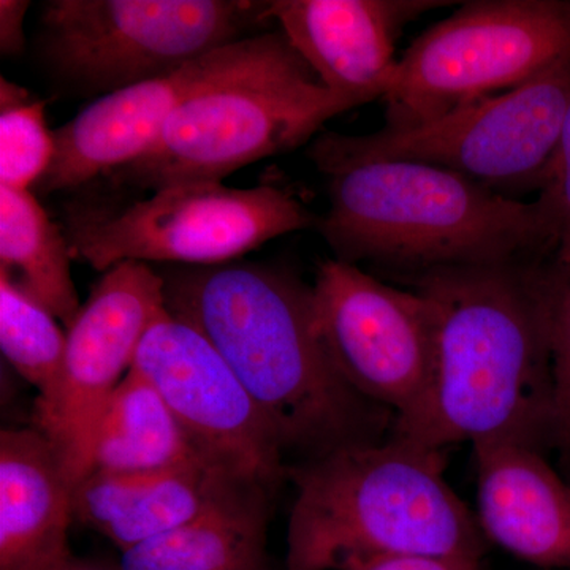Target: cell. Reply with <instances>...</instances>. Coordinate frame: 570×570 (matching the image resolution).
I'll return each instance as SVG.
<instances>
[{"label": "cell", "mask_w": 570, "mask_h": 570, "mask_svg": "<svg viewBox=\"0 0 570 570\" xmlns=\"http://www.w3.org/2000/svg\"><path fill=\"white\" fill-rule=\"evenodd\" d=\"M159 273L168 314L219 352L275 428L284 456L303 463L392 434L395 415L360 396L326 354L313 285L245 261Z\"/></svg>", "instance_id": "obj_1"}, {"label": "cell", "mask_w": 570, "mask_h": 570, "mask_svg": "<svg viewBox=\"0 0 570 570\" xmlns=\"http://www.w3.org/2000/svg\"><path fill=\"white\" fill-rule=\"evenodd\" d=\"M540 264L444 268L414 276L438 317L436 365L417 414L392 434L539 449L553 428V373Z\"/></svg>", "instance_id": "obj_2"}, {"label": "cell", "mask_w": 570, "mask_h": 570, "mask_svg": "<svg viewBox=\"0 0 570 570\" xmlns=\"http://www.w3.org/2000/svg\"><path fill=\"white\" fill-rule=\"evenodd\" d=\"M318 171L328 178L330 208L317 230L340 261L419 276L553 257L538 200L527 204L407 160L333 164Z\"/></svg>", "instance_id": "obj_3"}, {"label": "cell", "mask_w": 570, "mask_h": 570, "mask_svg": "<svg viewBox=\"0 0 570 570\" xmlns=\"http://www.w3.org/2000/svg\"><path fill=\"white\" fill-rule=\"evenodd\" d=\"M444 469V450L395 434L292 464L285 570H341L377 554L482 560L478 517Z\"/></svg>", "instance_id": "obj_4"}, {"label": "cell", "mask_w": 570, "mask_h": 570, "mask_svg": "<svg viewBox=\"0 0 570 570\" xmlns=\"http://www.w3.org/2000/svg\"><path fill=\"white\" fill-rule=\"evenodd\" d=\"M354 105L318 81L283 32L255 33L224 48L206 80L171 112L137 163L110 175L116 186L157 190L214 181L316 137Z\"/></svg>", "instance_id": "obj_5"}, {"label": "cell", "mask_w": 570, "mask_h": 570, "mask_svg": "<svg viewBox=\"0 0 570 570\" xmlns=\"http://www.w3.org/2000/svg\"><path fill=\"white\" fill-rule=\"evenodd\" d=\"M318 217L295 195L272 186L176 183L130 204L70 202L63 234L73 261L105 273L122 262L176 266L230 264Z\"/></svg>", "instance_id": "obj_6"}, {"label": "cell", "mask_w": 570, "mask_h": 570, "mask_svg": "<svg viewBox=\"0 0 570 570\" xmlns=\"http://www.w3.org/2000/svg\"><path fill=\"white\" fill-rule=\"evenodd\" d=\"M570 107V56L532 80L430 121L373 134L324 132L309 146L318 168L407 160L445 168L497 193L542 189Z\"/></svg>", "instance_id": "obj_7"}, {"label": "cell", "mask_w": 570, "mask_h": 570, "mask_svg": "<svg viewBox=\"0 0 570 570\" xmlns=\"http://www.w3.org/2000/svg\"><path fill=\"white\" fill-rule=\"evenodd\" d=\"M268 3L51 0L41 10V55L80 91L110 94L246 39V31L268 20Z\"/></svg>", "instance_id": "obj_8"}, {"label": "cell", "mask_w": 570, "mask_h": 570, "mask_svg": "<svg viewBox=\"0 0 570 570\" xmlns=\"http://www.w3.org/2000/svg\"><path fill=\"white\" fill-rule=\"evenodd\" d=\"M570 56V0L461 3L412 41L387 96V127L430 121L510 91Z\"/></svg>", "instance_id": "obj_9"}, {"label": "cell", "mask_w": 570, "mask_h": 570, "mask_svg": "<svg viewBox=\"0 0 570 570\" xmlns=\"http://www.w3.org/2000/svg\"><path fill=\"white\" fill-rule=\"evenodd\" d=\"M313 311L318 337L341 377L360 396L389 409L395 426L414 417L436 365L433 302L333 258L318 265Z\"/></svg>", "instance_id": "obj_10"}, {"label": "cell", "mask_w": 570, "mask_h": 570, "mask_svg": "<svg viewBox=\"0 0 570 570\" xmlns=\"http://www.w3.org/2000/svg\"><path fill=\"white\" fill-rule=\"evenodd\" d=\"M167 313L164 277L141 262L111 266L67 328L61 371L37 396L32 428L48 439L77 489L94 471L97 428L132 370L142 337Z\"/></svg>", "instance_id": "obj_11"}, {"label": "cell", "mask_w": 570, "mask_h": 570, "mask_svg": "<svg viewBox=\"0 0 570 570\" xmlns=\"http://www.w3.org/2000/svg\"><path fill=\"white\" fill-rule=\"evenodd\" d=\"M132 367L160 393L206 460L275 494L288 469L275 428L197 328L167 311L146 332Z\"/></svg>", "instance_id": "obj_12"}, {"label": "cell", "mask_w": 570, "mask_h": 570, "mask_svg": "<svg viewBox=\"0 0 570 570\" xmlns=\"http://www.w3.org/2000/svg\"><path fill=\"white\" fill-rule=\"evenodd\" d=\"M441 0H275L266 17L330 92L360 107L395 81L397 37Z\"/></svg>", "instance_id": "obj_13"}, {"label": "cell", "mask_w": 570, "mask_h": 570, "mask_svg": "<svg viewBox=\"0 0 570 570\" xmlns=\"http://www.w3.org/2000/svg\"><path fill=\"white\" fill-rule=\"evenodd\" d=\"M225 47L164 77L105 94L78 112L55 130V156L32 193L78 189L137 163L153 148L184 97L219 66Z\"/></svg>", "instance_id": "obj_14"}, {"label": "cell", "mask_w": 570, "mask_h": 570, "mask_svg": "<svg viewBox=\"0 0 570 570\" xmlns=\"http://www.w3.org/2000/svg\"><path fill=\"white\" fill-rule=\"evenodd\" d=\"M472 448L485 539L540 568L570 570L568 483L531 445L501 441Z\"/></svg>", "instance_id": "obj_15"}, {"label": "cell", "mask_w": 570, "mask_h": 570, "mask_svg": "<svg viewBox=\"0 0 570 570\" xmlns=\"http://www.w3.org/2000/svg\"><path fill=\"white\" fill-rule=\"evenodd\" d=\"M245 487L255 485L212 463L92 471L73 491V517L126 551L189 523Z\"/></svg>", "instance_id": "obj_16"}, {"label": "cell", "mask_w": 570, "mask_h": 570, "mask_svg": "<svg viewBox=\"0 0 570 570\" xmlns=\"http://www.w3.org/2000/svg\"><path fill=\"white\" fill-rule=\"evenodd\" d=\"M73 485L36 428L0 433V570H63L73 558Z\"/></svg>", "instance_id": "obj_17"}, {"label": "cell", "mask_w": 570, "mask_h": 570, "mask_svg": "<svg viewBox=\"0 0 570 570\" xmlns=\"http://www.w3.org/2000/svg\"><path fill=\"white\" fill-rule=\"evenodd\" d=\"M273 494L245 487L197 519L121 551V570H272L266 551Z\"/></svg>", "instance_id": "obj_18"}, {"label": "cell", "mask_w": 570, "mask_h": 570, "mask_svg": "<svg viewBox=\"0 0 570 570\" xmlns=\"http://www.w3.org/2000/svg\"><path fill=\"white\" fill-rule=\"evenodd\" d=\"M195 463L212 461L194 444L151 382L132 367L100 419L94 471H157Z\"/></svg>", "instance_id": "obj_19"}, {"label": "cell", "mask_w": 570, "mask_h": 570, "mask_svg": "<svg viewBox=\"0 0 570 570\" xmlns=\"http://www.w3.org/2000/svg\"><path fill=\"white\" fill-rule=\"evenodd\" d=\"M69 242L32 190L0 186V275L47 307L67 328L81 309Z\"/></svg>", "instance_id": "obj_20"}, {"label": "cell", "mask_w": 570, "mask_h": 570, "mask_svg": "<svg viewBox=\"0 0 570 570\" xmlns=\"http://www.w3.org/2000/svg\"><path fill=\"white\" fill-rule=\"evenodd\" d=\"M67 332L40 302L0 275V347L24 381L47 395L66 354Z\"/></svg>", "instance_id": "obj_21"}, {"label": "cell", "mask_w": 570, "mask_h": 570, "mask_svg": "<svg viewBox=\"0 0 570 570\" xmlns=\"http://www.w3.org/2000/svg\"><path fill=\"white\" fill-rule=\"evenodd\" d=\"M47 102L0 78V186L32 190L55 156Z\"/></svg>", "instance_id": "obj_22"}, {"label": "cell", "mask_w": 570, "mask_h": 570, "mask_svg": "<svg viewBox=\"0 0 570 570\" xmlns=\"http://www.w3.org/2000/svg\"><path fill=\"white\" fill-rule=\"evenodd\" d=\"M553 373L551 439L570 459V262L550 258L543 266Z\"/></svg>", "instance_id": "obj_23"}, {"label": "cell", "mask_w": 570, "mask_h": 570, "mask_svg": "<svg viewBox=\"0 0 570 570\" xmlns=\"http://www.w3.org/2000/svg\"><path fill=\"white\" fill-rule=\"evenodd\" d=\"M549 227L553 261L570 262V107L549 175L535 198Z\"/></svg>", "instance_id": "obj_24"}, {"label": "cell", "mask_w": 570, "mask_h": 570, "mask_svg": "<svg viewBox=\"0 0 570 570\" xmlns=\"http://www.w3.org/2000/svg\"><path fill=\"white\" fill-rule=\"evenodd\" d=\"M341 570H482L480 560L428 554H377L356 558Z\"/></svg>", "instance_id": "obj_25"}, {"label": "cell", "mask_w": 570, "mask_h": 570, "mask_svg": "<svg viewBox=\"0 0 570 570\" xmlns=\"http://www.w3.org/2000/svg\"><path fill=\"white\" fill-rule=\"evenodd\" d=\"M31 2L2 0L0 2V52L3 58H14L24 52V18Z\"/></svg>", "instance_id": "obj_26"}, {"label": "cell", "mask_w": 570, "mask_h": 570, "mask_svg": "<svg viewBox=\"0 0 570 570\" xmlns=\"http://www.w3.org/2000/svg\"><path fill=\"white\" fill-rule=\"evenodd\" d=\"M63 570H121L119 568H110V566H102L99 562H91L85 560H78V558H71L69 564Z\"/></svg>", "instance_id": "obj_27"}]
</instances>
